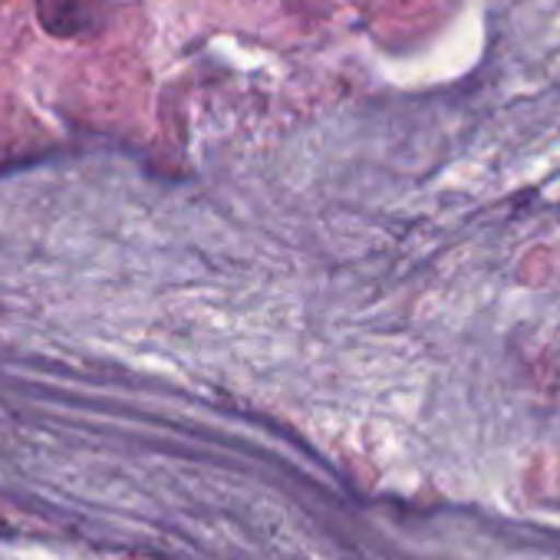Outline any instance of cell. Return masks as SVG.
I'll return each instance as SVG.
<instances>
[{"mask_svg": "<svg viewBox=\"0 0 560 560\" xmlns=\"http://www.w3.org/2000/svg\"><path fill=\"white\" fill-rule=\"evenodd\" d=\"M40 24L54 37H83L103 24L100 0H34Z\"/></svg>", "mask_w": 560, "mask_h": 560, "instance_id": "obj_1", "label": "cell"}]
</instances>
